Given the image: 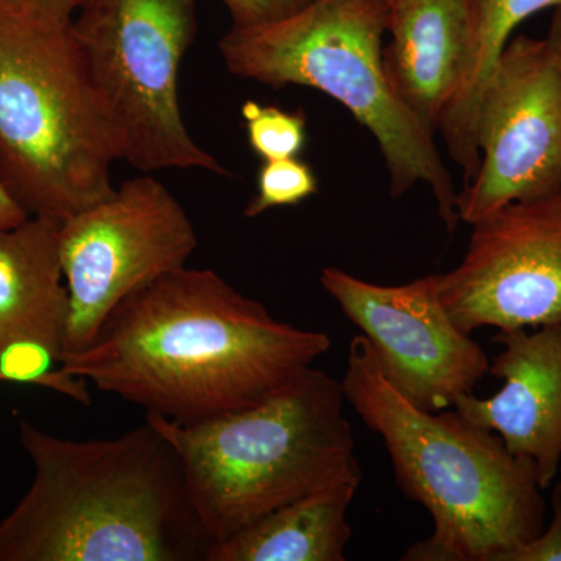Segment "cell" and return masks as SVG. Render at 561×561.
I'll list each match as a JSON object with an SVG mask.
<instances>
[{
	"instance_id": "6da1fadb",
	"label": "cell",
	"mask_w": 561,
	"mask_h": 561,
	"mask_svg": "<svg viewBox=\"0 0 561 561\" xmlns=\"http://www.w3.org/2000/svg\"><path fill=\"white\" fill-rule=\"evenodd\" d=\"M330 348L324 332L278 321L219 273L186 265L122 301L60 368L187 424L260 404Z\"/></svg>"
},
{
	"instance_id": "7a4b0ae2",
	"label": "cell",
	"mask_w": 561,
	"mask_h": 561,
	"mask_svg": "<svg viewBox=\"0 0 561 561\" xmlns=\"http://www.w3.org/2000/svg\"><path fill=\"white\" fill-rule=\"evenodd\" d=\"M27 493L0 522V561H194L210 542L179 457L149 421L105 440H69L20 420Z\"/></svg>"
},
{
	"instance_id": "3957f363",
	"label": "cell",
	"mask_w": 561,
	"mask_h": 561,
	"mask_svg": "<svg viewBox=\"0 0 561 561\" xmlns=\"http://www.w3.org/2000/svg\"><path fill=\"white\" fill-rule=\"evenodd\" d=\"M346 401L381 435L398 486L430 512L434 529L404 561H504L545 529L546 502L530 459L459 412L416 408L386 378L365 335H354Z\"/></svg>"
},
{
	"instance_id": "277c9868",
	"label": "cell",
	"mask_w": 561,
	"mask_h": 561,
	"mask_svg": "<svg viewBox=\"0 0 561 561\" xmlns=\"http://www.w3.org/2000/svg\"><path fill=\"white\" fill-rule=\"evenodd\" d=\"M342 381L308 368L267 400L197 423L146 420L179 457L192 511L210 542L362 471Z\"/></svg>"
},
{
	"instance_id": "5b68a950",
	"label": "cell",
	"mask_w": 561,
	"mask_h": 561,
	"mask_svg": "<svg viewBox=\"0 0 561 561\" xmlns=\"http://www.w3.org/2000/svg\"><path fill=\"white\" fill-rule=\"evenodd\" d=\"M116 161L72 20L0 0V183L28 216L61 224L113 194Z\"/></svg>"
},
{
	"instance_id": "8992f818",
	"label": "cell",
	"mask_w": 561,
	"mask_h": 561,
	"mask_svg": "<svg viewBox=\"0 0 561 561\" xmlns=\"http://www.w3.org/2000/svg\"><path fill=\"white\" fill-rule=\"evenodd\" d=\"M389 0H309L283 20L238 27L220 41L231 73L273 88L306 87L330 95L371 133L401 197L426 184L449 232L459 225L457 194L435 133L391 88L382 38Z\"/></svg>"
},
{
	"instance_id": "52a82bcc",
	"label": "cell",
	"mask_w": 561,
	"mask_h": 561,
	"mask_svg": "<svg viewBox=\"0 0 561 561\" xmlns=\"http://www.w3.org/2000/svg\"><path fill=\"white\" fill-rule=\"evenodd\" d=\"M72 32L119 161L144 173L227 175L192 138L180 110L181 60L195 35V0H88Z\"/></svg>"
},
{
	"instance_id": "ba28073f",
	"label": "cell",
	"mask_w": 561,
	"mask_h": 561,
	"mask_svg": "<svg viewBox=\"0 0 561 561\" xmlns=\"http://www.w3.org/2000/svg\"><path fill=\"white\" fill-rule=\"evenodd\" d=\"M58 247L69 300L62 360L88 348L122 301L186 267L198 238L169 187L139 176L62 220Z\"/></svg>"
},
{
	"instance_id": "9c48e42d",
	"label": "cell",
	"mask_w": 561,
	"mask_h": 561,
	"mask_svg": "<svg viewBox=\"0 0 561 561\" xmlns=\"http://www.w3.org/2000/svg\"><path fill=\"white\" fill-rule=\"evenodd\" d=\"M478 171L457 197L459 219H485L561 190V65L548 38L513 36L479 106Z\"/></svg>"
},
{
	"instance_id": "30bf717a",
	"label": "cell",
	"mask_w": 561,
	"mask_h": 561,
	"mask_svg": "<svg viewBox=\"0 0 561 561\" xmlns=\"http://www.w3.org/2000/svg\"><path fill=\"white\" fill-rule=\"evenodd\" d=\"M471 227L463 261L435 275L454 323L467 334L561 327V190L511 203Z\"/></svg>"
},
{
	"instance_id": "8fae6325",
	"label": "cell",
	"mask_w": 561,
	"mask_h": 561,
	"mask_svg": "<svg viewBox=\"0 0 561 561\" xmlns=\"http://www.w3.org/2000/svg\"><path fill=\"white\" fill-rule=\"evenodd\" d=\"M320 283L370 342L391 386L416 408H454L490 371L485 351L442 305L435 275L379 286L327 267Z\"/></svg>"
},
{
	"instance_id": "7c38bea8",
	"label": "cell",
	"mask_w": 561,
	"mask_h": 561,
	"mask_svg": "<svg viewBox=\"0 0 561 561\" xmlns=\"http://www.w3.org/2000/svg\"><path fill=\"white\" fill-rule=\"evenodd\" d=\"M493 341L504 350L489 373L504 387L486 400L465 394L454 409L500 435L513 456L534 461L548 490L561 467V327L500 331Z\"/></svg>"
},
{
	"instance_id": "4fadbf2b",
	"label": "cell",
	"mask_w": 561,
	"mask_h": 561,
	"mask_svg": "<svg viewBox=\"0 0 561 561\" xmlns=\"http://www.w3.org/2000/svg\"><path fill=\"white\" fill-rule=\"evenodd\" d=\"M387 32L383 65L391 88L437 133L467 72L470 0H389Z\"/></svg>"
},
{
	"instance_id": "5bb4252c",
	"label": "cell",
	"mask_w": 561,
	"mask_h": 561,
	"mask_svg": "<svg viewBox=\"0 0 561 561\" xmlns=\"http://www.w3.org/2000/svg\"><path fill=\"white\" fill-rule=\"evenodd\" d=\"M58 230V221L28 217L0 234V362L13 346L36 343L60 364L69 300Z\"/></svg>"
},
{
	"instance_id": "9a60e30c",
	"label": "cell",
	"mask_w": 561,
	"mask_h": 561,
	"mask_svg": "<svg viewBox=\"0 0 561 561\" xmlns=\"http://www.w3.org/2000/svg\"><path fill=\"white\" fill-rule=\"evenodd\" d=\"M357 489L341 483L289 502L213 542L205 561H343L351 540L346 516Z\"/></svg>"
},
{
	"instance_id": "2e32d148",
	"label": "cell",
	"mask_w": 561,
	"mask_h": 561,
	"mask_svg": "<svg viewBox=\"0 0 561 561\" xmlns=\"http://www.w3.org/2000/svg\"><path fill=\"white\" fill-rule=\"evenodd\" d=\"M560 7L561 0H470L471 46L467 72L456 101L438 128L453 160L463 169L467 183L481 162L476 124L483 92L502 50L524 21L542 10Z\"/></svg>"
},
{
	"instance_id": "e0dca14e",
	"label": "cell",
	"mask_w": 561,
	"mask_h": 561,
	"mask_svg": "<svg viewBox=\"0 0 561 561\" xmlns=\"http://www.w3.org/2000/svg\"><path fill=\"white\" fill-rule=\"evenodd\" d=\"M242 117L250 149L262 162L300 157L306 146V116L301 111L247 101Z\"/></svg>"
},
{
	"instance_id": "ac0fdd59",
	"label": "cell",
	"mask_w": 561,
	"mask_h": 561,
	"mask_svg": "<svg viewBox=\"0 0 561 561\" xmlns=\"http://www.w3.org/2000/svg\"><path fill=\"white\" fill-rule=\"evenodd\" d=\"M319 191V181L311 165L300 158L264 161L257 172L256 194L251 198L243 216H261L265 210L300 205Z\"/></svg>"
},
{
	"instance_id": "d6986e66",
	"label": "cell",
	"mask_w": 561,
	"mask_h": 561,
	"mask_svg": "<svg viewBox=\"0 0 561 561\" xmlns=\"http://www.w3.org/2000/svg\"><path fill=\"white\" fill-rule=\"evenodd\" d=\"M230 10L232 25L253 27L290 16L309 0H221Z\"/></svg>"
},
{
	"instance_id": "ffe728a7",
	"label": "cell",
	"mask_w": 561,
	"mask_h": 561,
	"mask_svg": "<svg viewBox=\"0 0 561 561\" xmlns=\"http://www.w3.org/2000/svg\"><path fill=\"white\" fill-rule=\"evenodd\" d=\"M504 561H561V481L552 491V522L548 529L508 553Z\"/></svg>"
},
{
	"instance_id": "44dd1931",
	"label": "cell",
	"mask_w": 561,
	"mask_h": 561,
	"mask_svg": "<svg viewBox=\"0 0 561 561\" xmlns=\"http://www.w3.org/2000/svg\"><path fill=\"white\" fill-rule=\"evenodd\" d=\"M28 217L31 216L18 205L9 191L0 183V234L20 227Z\"/></svg>"
},
{
	"instance_id": "7402d4cb",
	"label": "cell",
	"mask_w": 561,
	"mask_h": 561,
	"mask_svg": "<svg viewBox=\"0 0 561 561\" xmlns=\"http://www.w3.org/2000/svg\"><path fill=\"white\" fill-rule=\"evenodd\" d=\"M28 2L35 3V5L41 7V9L72 20L77 11H79L88 0H28Z\"/></svg>"
},
{
	"instance_id": "603a6c76",
	"label": "cell",
	"mask_w": 561,
	"mask_h": 561,
	"mask_svg": "<svg viewBox=\"0 0 561 561\" xmlns=\"http://www.w3.org/2000/svg\"><path fill=\"white\" fill-rule=\"evenodd\" d=\"M548 41L551 43L552 49L556 51L557 58H559L561 65V7L560 9L553 10Z\"/></svg>"
},
{
	"instance_id": "cb8c5ba5",
	"label": "cell",
	"mask_w": 561,
	"mask_h": 561,
	"mask_svg": "<svg viewBox=\"0 0 561 561\" xmlns=\"http://www.w3.org/2000/svg\"><path fill=\"white\" fill-rule=\"evenodd\" d=\"M0 382H9V383H11V382H10V379H9V378H7V376H5V375H3V373H2V371H0Z\"/></svg>"
},
{
	"instance_id": "d4e9b609",
	"label": "cell",
	"mask_w": 561,
	"mask_h": 561,
	"mask_svg": "<svg viewBox=\"0 0 561 561\" xmlns=\"http://www.w3.org/2000/svg\"><path fill=\"white\" fill-rule=\"evenodd\" d=\"M560 472H561V467H560Z\"/></svg>"
}]
</instances>
